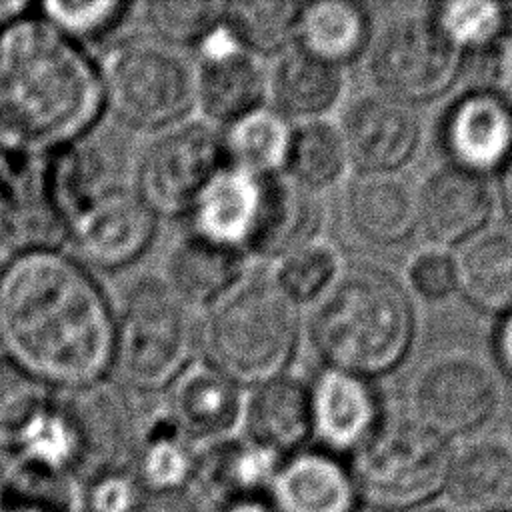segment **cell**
Listing matches in <instances>:
<instances>
[{
	"instance_id": "1f68e13d",
	"label": "cell",
	"mask_w": 512,
	"mask_h": 512,
	"mask_svg": "<svg viewBox=\"0 0 512 512\" xmlns=\"http://www.w3.org/2000/svg\"><path fill=\"white\" fill-rule=\"evenodd\" d=\"M370 28V16L362 4L316 0L300 8L296 46L342 68L364 52Z\"/></svg>"
},
{
	"instance_id": "681fc988",
	"label": "cell",
	"mask_w": 512,
	"mask_h": 512,
	"mask_svg": "<svg viewBox=\"0 0 512 512\" xmlns=\"http://www.w3.org/2000/svg\"><path fill=\"white\" fill-rule=\"evenodd\" d=\"M500 192H502L504 208H506L508 216L512 218V158L504 166V174H502V182H500Z\"/></svg>"
},
{
	"instance_id": "5bb4252c",
	"label": "cell",
	"mask_w": 512,
	"mask_h": 512,
	"mask_svg": "<svg viewBox=\"0 0 512 512\" xmlns=\"http://www.w3.org/2000/svg\"><path fill=\"white\" fill-rule=\"evenodd\" d=\"M66 224L46 182L44 156L0 146V248H64Z\"/></svg>"
},
{
	"instance_id": "603a6c76",
	"label": "cell",
	"mask_w": 512,
	"mask_h": 512,
	"mask_svg": "<svg viewBox=\"0 0 512 512\" xmlns=\"http://www.w3.org/2000/svg\"><path fill=\"white\" fill-rule=\"evenodd\" d=\"M262 182L264 176L226 164L196 198L186 228L246 252L262 202Z\"/></svg>"
},
{
	"instance_id": "b9f144b4",
	"label": "cell",
	"mask_w": 512,
	"mask_h": 512,
	"mask_svg": "<svg viewBox=\"0 0 512 512\" xmlns=\"http://www.w3.org/2000/svg\"><path fill=\"white\" fill-rule=\"evenodd\" d=\"M408 280L414 292L426 300L448 298L458 290L456 262L442 250H424L410 262Z\"/></svg>"
},
{
	"instance_id": "74e56055",
	"label": "cell",
	"mask_w": 512,
	"mask_h": 512,
	"mask_svg": "<svg viewBox=\"0 0 512 512\" xmlns=\"http://www.w3.org/2000/svg\"><path fill=\"white\" fill-rule=\"evenodd\" d=\"M508 8L498 2H442L430 16L446 40L462 50L492 48L508 26Z\"/></svg>"
},
{
	"instance_id": "277c9868",
	"label": "cell",
	"mask_w": 512,
	"mask_h": 512,
	"mask_svg": "<svg viewBox=\"0 0 512 512\" xmlns=\"http://www.w3.org/2000/svg\"><path fill=\"white\" fill-rule=\"evenodd\" d=\"M300 332L298 304L250 270L200 312V358L248 390L288 372Z\"/></svg>"
},
{
	"instance_id": "8d00e7d4",
	"label": "cell",
	"mask_w": 512,
	"mask_h": 512,
	"mask_svg": "<svg viewBox=\"0 0 512 512\" xmlns=\"http://www.w3.org/2000/svg\"><path fill=\"white\" fill-rule=\"evenodd\" d=\"M136 10L124 0H50L36 4V12L70 40L86 46L102 42L120 30Z\"/></svg>"
},
{
	"instance_id": "e0dca14e",
	"label": "cell",
	"mask_w": 512,
	"mask_h": 512,
	"mask_svg": "<svg viewBox=\"0 0 512 512\" xmlns=\"http://www.w3.org/2000/svg\"><path fill=\"white\" fill-rule=\"evenodd\" d=\"M246 388L198 358L166 390L172 422L198 446L234 438L242 430Z\"/></svg>"
},
{
	"instance_id": "f6af8a7d",
	"label": "cell",
	"mask_w": 512,
	"mask_h": 512,
	"mask_svg": "<svg viewBox=\"0 0 512 512\" xmlns=\"http://www.w3.org/2000/svg\"><path fill=\"white\" fill-rule=\"evenodd\" d=\"M138 512H208L196 494L186 490L146 492Z\"/></svg>"
},
{
	"instance_id": "ba28073f",
	"label": "cell",
	"mask_w": 512,
	"mask_h": 512,
	"mask_svg": "<svg viewBox=\"0 0 512 512\" xmlns=\"http://www.w3.org/2000/svg\"><path fill=\"white\" fill-rule=\"evenodd\" d=\"M226 164L222 128L190 116L152 134L138 152L130 182L160 220L186 218Z\"/></svg>"
},
{
	"instance_id": "d6a6232c",
	"label": "cell",
	"mask_w": 512,
	"mask_h": 512,
	"mask_svg": "<svg viewBox=\"0 0 512 512\" xmlns=\"http://www.w3.org/2000/svg\"><path fill=\"white\" fill-rule=\"evenodd\" d=\"M292 124L268 104L240 116L222 128V142L230 166L256 176L284 170Z\"/></svg>"
},
{
	"instance_id": "ee69618b",
	"label": "cell",
	"mask_w": 512,
	"mask_h": 512,
	"mask_svg": "<svg viewBox=\"0 0 512 512\" xmlns=\"http://www.w3.org/2000/svg\"><path fill=\"white\" fill-rule=\"evenodd\" d=\"M492 48L490 90L512 108V26H506Z\"/></svg>"
},
{
	"instance_id": "f5cc1de1",
	"label": "cell",
	"mask_w": 512,
	"mask_h": 512,
	"mask_svg": "<svg viewBox=\"0 0 512 512\" xmlns=\"http://www.w3.org/2000/svg\"><path fill=\"white\" fill-rule=\"evenodd\" d=\"M78 512H80V510H78Z\"/></svg>"
},
{
	"instance_id": "7a4b0ae2",
	"label": "cell",
	"mask_w": 512,
	"mask_h": 512,
	"mask_svg": "<svg viewBox=\"0 0 512 512\" xmlns=\"http://www.w3.org/2000/svg\"><path fill=\"white\" fill-rule=\"evenodd\" d=\"M98 58L34 8L0 32V146L46 156L92 134L102 118Z\"/></svg>"
},
{
	"instance_id": "d4e9b609",
	"label": "cell",
	"mask_w": 512,
	"mask_h": 512,
	"mask_svg": "<svg viewBox=\"0 0 512 512\" xmlns=\"http://www.w3.org/2000/svg\"><path fill=\"white\" fill-rule=\"evenodd\" d=\"M244 436L280 456H288L312 434L310 386L282 374L246 390Z\"/></svg>"
},
{
	"instance_id": "2e32d148",
	"label": "cell",
	"mask_w": 512,
	"mask_h": 512,
	"mask_svg": "<svg viewBox=\"0 0 512 512\" xmlns=\"http://www.w3.org/2000/svg\"><path fill=\"white\" fill-rule=\"evenodd\" d=\"M440 142L452 166L496 172L512 158V108L492 90H468L448 106Z\"/></svg>"
},
{
	"instance_id": "6da1fadb",
	"label": "cell",
	"mask_w": 512,
	"mask_h": 512,
	"mask_svg": "<svg viewBox=\"0 0 512 512\" xmlns=\"http://www.w3.org/2000/svg\"><path fill=\"white\" fill-rule=\"evenodd\" d=\"M116 306L92 268L66 248L0 262V356L68 392L112 372Z\"/></svg>"
},
{
	"instance_id": "8992f818",
	"label": "cell",
	"mask_w": 512,
	"mask_h": 512,
	"mask_svg": "<svg viewBox=\"0 0 512 512\" xmlns=\"http://www.w3.org/2000/svg\"><path fill=\"white\" fill-rule=\"evenodd\" d=\"M104 110L120 126L158 132L194 112V64L154 36L132 34L98 58Z\"/></svg>"
},
{
	"instance_id": "836d02e7",
	"label": "cell",
	"mask_w": 512,
	"mask_h": 512,
	"mask_svg": "<svg viewBox=\"0 0 512 512\" xmlns=\"http://www.w3.org/2000/svg\"><path fill=\"white\" fill-rule=\"evenodd\" d=\"M300 8L290 0L224 2V24L246 52L276 58L296 44Z\"/></svg>"
},
{
	"instance_id": "8fae6325",
	"label": "cell",
	"mask_w": 512,
	"mask_h": 512,
	"mask_svg": "<svg viewBox=\"0 0 512 512\" xmlns=\"http://www.w3.org/2000/svg\"><path fill=\"white\" fill-rule=\"evenodd\" d=\"M78 450V484L94 474L126 468L138 440L140 418L132 392L112 376L88 386L58 392Z\"/></svg>"
},
{
	"instance_id": "484cf974",
	"label": "cell",
	"mask_w": 512,
	"mask_h": 512,
	"mask_svg": "<svg viewBox=\"0 0 512 512\" xmlns=\"http://www.w3.org/2000/svg\"><path fill=\"white\" fill-rule=\"evenodd\" d=\"M342 68L324 62L300 46L278 54L268 68L266 104L288 122L318 120L340 98Z\"/></svg>"
},
{
	"instance_id": "60d3db41",
	"label": "cell",
	"mask_w": 512,
	"mask_h": 512,
	"mask_svg": "<svg viewBox=\"0 0 512 512\" xmlns=\"http://www.w3.org/2000/svg\"><path fill=\"white\" fill-rule=\"evenodd\" d=\"M146 496L130 466L104 470L80 484V512H138Z\"/></svg>"
},
{
	"instance_id": "9c48e42d",
	"label": "cell",
	"mask_w": 512,
	"mask_h": 512,
	"mask_svg": "<svg viewBox=\"0 0 512 512\" xmlns=\"http://www.w3.org/2000/svg\"><path fill=\"white\" fill-rule=\"evenodd\" d=\"M454 48L428 16H402L390 22L370 54V76L382 94L404 104L444 94L460 70Z\"/></svg>"
},
{
	"instance_id": "4dcf8cb0",
	"label": "cell",
	"mask_w": 512,
	"mask_h": 512,
	"mask_svg": "<svg viewBox=\"0 0 512 512\" xmlns=\"http://www.w3.org/2000/svg\"><path fill=\"white\" fill-rule=\"evenodd\" d=\"M456 262L458 290L490 314L512 312V228H488L462 244Z\"/></svg>"
},
{
	"instance_id": "ab89813d",
	"label": "cell",
	"mask_w": 512,
	"mask_h": 512,
	"mask_svg": "<svg viewBox=\"0 0 512 512\" xmlns=\"http://www.w3.org/2000/svg\"><path fill=\"white\" fill-rule=\"evenodd\" d=\"M340 272L336 252L322 242H310L276 262L272 280L298 306L316 302Z\"/></svg>"
},
{
	"instance_id": "5b68a950",
	"label": "cell",
	"mask_w": 512,
	"mask_h": 512,
	"mask_svg": "<svg viewBox=\"0 0 512 512\" xmlns=\"http://www.w3.org/2000/svg\"><path fill=\"white\" fill-rule=\"evenodd\" d=\"M114 306L110 376L130 392H166L200 358V312L152 274L134 278Z\"/></svg>"
},
{
	"instance_id": "bcb514c9",
	"label": "cell",
	"mask_w": 512,
	"mask_h": 512,
	"mask_svg": "<svg viewBox=\"0 0 512 512\" xmlns=\"http://www.w3.org/2000/svg\"><path fill=\"white\" fill-rule=\"evenodd\" d=\"M492 346L498 366L512 378V312L504 314L496 324Z\"/></svg>"
},
{
	"instance_id": "4fadbf2b",
	"label": "cell",
	"mask_w": 512,
	"mask_h": 512,
	"mask_svg": "<svg viewBox=\"0 0 512 512\" xmlns=\"http://www.w3.org/2000/svg\"><path fill=\"white\" fill-rule=\"evenodd\" d=\"M194 110L198 118L224 128L266 104L268 68L246 52L224 20L194 48Z\"/></svg>"
},
{
	"instance_id": "52a82bcc",
	"label": "cell",
	"mask_w": 512,
	"mask_h": 512,
	"mask_svg": "<svg viewBox=\"0 0 512 512\" xmlns=\"http://www.w3.org/2000/svg\"><path fill=\"white\" fill-rule=\"evenodd\" d=\"M452 454L444 438L416 420L378 426L354 450L358 494L380 508L416 506L446 486Z\"/></svg>"
},
{
	"instance_id": "f546056e",
	"label": "cell",
	"mask_w": 512,
	"mask_h": 512,
	"mask_svg": "<svg viewBox=\"0 0 512 512\" xmlns=\"http://www.w3.org/2000/svg\"><path fill=\"white\" fill-rule=\"evenodd\" d=\"M200 448L172 422L166 408L140 420L130 468L146 492L186 490L196 476Z\"/></svg>"
},
{
	"instance_id": "7bdbcfd3",
	"label": "cell",
	"mask_w": 512,
	"mask_h": 512,
	"mask_svg": "<svg viewBox=\"0 0 512 512\" xmlns=\"http://www.w3.org/2000/svg\"><path fill=\"white\" fill-rule=\"evenodd\" d=\"M6 476L8 484L4 496L0 498V512H78V504L70 500L40 490H32L14 482L8 474V468Z\"/></svg>"
},
{
	"instance_id": "44dd1931",
	"label": "cell",
	"mask_w": 512,
	"mask_h": 512,
	"mask_svg": "<svg viewBox=\"0 0 512 512\" xmlns=\"http://www.w3.org/2000/svg\"><path fill=\"white\" fill-rule=\"evenodd\" d=\"M250 258L192 230H184L168 248L162 280L196 312H204L250 272Z\"/></svg>"
},
{
	"instance_id": "c3c4849f",
	"label": "cell",
	"mask_w": 512,
	"mask_h": 512,
	"mask_svg": "<svg viewBox=\"0 0 512 512\" xmlns=\"http://www.w3.org/2000/svg\"><path fill=\"white\" fill-rule=\"evenodd\" d=\"M218 512H274L266 496L262 498H248V500H238L226 506H220Z\"/></svg>"
},
{
	"instance_id": "30bf717a",
	"label": "cell",
	"mask_w": 512,
	"mask_h": 512,
	"mask_svg": "<svg viewBox=\"0 0 512 512\" xmlns=\"http://www.w3.org/2000/svg\"><path fill=\"white\" fill-rule=\"evenodd\" d=\"M158 228L160 218L132 182H122L66 220V244L92 270H122L150 250Z\"/></svg>"
},
{
	"instance_id": "ffe728a7",
	"label": "cell",
	"mask_w": 512,
	"mask_h": 512,
	"mask_svg": "<svg viewBox=\"0 0 512 512\" xmlns=\"http://www.w3.org/2000/svg\"><path fill=\"white\" fill-rule=\"evenodd\" d=\"M352 472L322 450H296L282 458L266 500L274 512H356Z\"/></svg>"
},
{
	"instance_id": "ac0fdd59",
	"label": "cell",
	"mask_w": 512,
	"mask_h": 512,
	"mask_svg": "<svg viewBox=\"0 0 512 512\" xmlns=\"http://www.w3.org/2000/svg\"><path fill=\"white\" fill-rule=\"evenodd\" d=\"M418 224L438 244H464L484 230L494 210L486 176L446 164L426 176L418 194Z\"/></svg>"
},
{
	"instance_id": "f1b7e54d",
	"label": "cell",
	"mask_w": 512,
	"mask_h": 512,
	"mask_svg": "<svg viewBox=\"0 0 512 512\" xmlns=\"http://www.w3.org/2000/svg\"><path fill=\"white\" fill-rule=\"evenodd\" d=\"M446 490L462 512H512V448L480 440L452 456Z\"/></svg>"
},
{
	"instance_id": "d590c367",
	"label": "cell",
	"mask_w": 512,
	"mask_h": 512,
	"mask_svg": "<svg viewBox=\"0 0 512 512\" xmlns=\"http://www.w3.org/2000/svg\"><path fill=\"white\" fill-rule=\"evenodd\" d=\"M138 8L148 34L178 50H194L224 20V2L216 0H152L140 4Z\"/></svg>"
},
{
	"instance_id": "7dc6e473",
	"label": "cell",
	"mask_w": 512,
	"mask_h": 512,
	"mask_svg": "<svg viewBox=\"0 0 512 512\" xmlns=\"http://www.w3.org/2000/svg\"><path fill=\"white\" fill-rule=\"evenodd\" d=\"M36 8L34 2L24 0H0V32L10 24L18 22L20 18L32 14Z\"/></svg>"
},
{
	"instance_id": "7402d4cb",
	"label": "cell",
	"mask_w": 512,
	"mask_h": 512,
	"mask_svg": "<svg viewBox=\"0 0 512 512\" xmlns=\"http://www.w3.org/2000/svg\"><path fill=\"white\" fill-rule=\"evenodd\" d=\"M310 416L326 448L358 450L380 426V404L366 378L326 368L310 386Z\"/></svg>"
},
{
	"instance_id": "e575fe53",
	"label": "cell",
	"mask_w": 512,
	"mask_h": 512,
	"mask_svg": "<svg viewBox=\"0 0 512 512\" xmlns=\"http://www.w3.org/2000/svg\"><path fill=\"white\" fill-rule=\"evenodd\" d=\"M346 162L348 156L338 126L318 118L292 126L282 174L318 192L342 176Z\"/></svg>"
},
{
	"instance_id": "7c38bea8",
	"label": "cell",
	"mask_w": 512,
	"mask_h": 512,
	"mask_svg": "<svg viewBox=\"0 0 512 512\" xmlns=\"http://www.w3.org/2000/svg\"><path fill=\"white\" fill-rule=\"evenodd\" d=\"M498 404V384L490 368L470 354H446L416 376L412 406L416 422L454 438L480 428Z\"/></svg>"
},
{
	"instance_id": "4316f807",
	"label": "cell",
	"mask_w": 512,
	"mask_h": 512,
	"mask_svg": "<svg viewBox=\"0 0 512 512\" xmlns=\"http://www.w3.org/2000/svg\"><path fill=\"white\" fill-rule=\"evenodd\" d=\"M344 208L352 230L376 246L406 240L418 224L416 192L394 172L354 178Z\"/></svg>"
},
{
	"instance_id": "3957f363",
	"label": "cell",
	"mask_w": 512,
	"mask_h": 512,
	"mask_svg": "<svg viewBox=\"0 0 512 512\" xmlns=\"http://www.w3.org/2000/svg\"><path fill=\"white\" fill-rule=\"evenodd\" d=\"M308 334L328 368L370 378L390 372L408 354L414 308L386 270L350 266L314 302Z\"/></svg>"
},
{
	"instance_id": "cb8c5ba5",
	"label": "cell",
	"mask_w": 512,
	"mask_h": 512,
	"mask_svg": "<svg viewBox=\"0 0 512 512\" xmlns=\"http://www.w3.org/2000/svg\"><path fill=\"white\" fill-rule=\"evenodd\" d=\"M284 456L248 440L234 436L208 446L198 452V466L192 484L220 506L262 498L276 476Z\"/></svg>"
},
{
	"instance_id": "83f0119b",
	"label": "cell",
	"mask_w": 512,
	"mask_h": 512,
	"mask_svg": "<svg viewBox=\"0 0 512 512\" xmlns=\"http://www.w3.org/2000/svg\"><path fill=\"white\" fill-rule=\"evenodd\" d=\"M94 132L44 156L46 182L64 224L76 210L102 192L116 184L130 182L120 176L114 150Z\"/></svg>"
},
{
	"instance_id": "f907efd6",
	"label": "cell",
	"mask_w": 512,
	"mask_h": 512,
	"mask_svg": "<svg viewBox=\"0 0 512 512\" xmlns=\"http://www.w3.org/2000/svg\"><path fill=\"white\" fill-rule=\"evenodd\" d=\"M416 512H456L454 508L450 506H442V504H434V506H426V508H420Z\"/></svg>"
},
{
	"instance_id": "f35d334b",
	"label": "cell",
	"mask_w": 512,
	"mask_h": 512,
	"mask_svg": "<svg viewBox=\"0 0 512 512\" xmlns=\"http://www.w3.org/2000/svg\"><path fill=\"white\" fill-rule=\"evenodd\" d=\"M54 400L50 386L0 356V448H10Z\"/></svg>"
},
{
	"instance_id": "d6986e66",
	"label": "cell",
	"mask_w": 512,
	"mask_h": 512,
	"mask_svg": "<svg viewBox=\"0 0 512 512\" xmlns=\"http://www.w3.org/2000/svg\"><path fill=\"white\" fill-rule=\"evenodd\" d=\"M320 224L322 206L316 192L296 184L282 172L264 176L262 202L246 254L250 260L278 262L314 242Z\"/></svg>"
},
{
	"instance_id": "816d5d0a",
	"label": "cell",
	"mask_w": 512,
	"mask_h": 512,
	"mask_svg": "<svg viewBox=\"0 0 512 512\" xmlns=\"http://www.w3.org/2000/svg\"><path fill=\"white\" fill-rule=\"evenodd\" d=\"M510 434H512V412H510Z\"/></svg>"
},
{
	"instance_id": "9a60e30c",
	"label": "cell",
	"mask_w": 512,
	"mask_h": 512,
	"mask_svg": "<svg viewBox=\"0 0 512 512\" xmlns=\"http://www.w3.org/2000/svg\"><path fill=\"white\" fill-rule=\"evenodd\" d=\"M348 160L364 174H386L416 152L420 122L410 104L382 92L360 94L338 126Z\"/></svg>"
}]
</instances>
